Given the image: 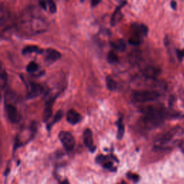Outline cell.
<instances>
[{
  "instance_id": "6da1fadb",
  "label": "cell",
  "mask_w": 184,
  "mask_h": 184,
  "mask_svg": "<svg viewBox=\"0 0 184 184\" xmlns=\"http://www.w3.org/2000/svg\"><path fill=\"white\" fill-rule=\"evenodd\" d=\"M141 112L143 114L142 122L149 129L161 126L168 114L162 106H148L142 109Z\"/></svg>"
},
{
  "instance_id": "7a4b0ae2",
  "label": "cell",
  "mask_w": 184,
  "mask_h": 184,
  "mask_svg": "<svg viewBox=\"0 0 184 184\" xmlns=\"http://www.w3.org/2000/svg\"><path fill=\"white\" fill-rule=\"evenodd\" d=\"M160 94L155 91L136 90L132 93V99L135 102L145 103L153 102L160 97Z\"/></svg>"
},
{
  "instance_id": "3957f363",
  "label": "cell",
  "mask_w": 184,
  "mask_h": 184,
  "mask_svg": "<svg viewBox=\"0 0 184 184\" xmlns=\"http://www.w3.org/2000/svg\"><path fill=\"white\" fill-rule=\"evenodd\" d=\"M180 128H173L170 130V131L165 132L161 135H160L155 141V146L157 148H164L165 145H167L168 144L170 143L172 141V140L173 139V137L179 132V130Z\"/></svg>"
},
{
  "instance_id": "277c9868",
  "label": "cell",
  "mask_w": 184,
  "mask_h": 184,
  "mask_svg": "<svg viewBox=\"0 0 184 184\" xmlns=\"http://www.w3.org/2000/svg\"><path fill=\"white\" fill-rule=\"evenodd\" d=\"M58 138L65 149L71 151L74 149L76 145V141L71 132L67 131H61L58 134Z\"/></svg>"
},
{
  "instance_id": "5b68a950",
  "label": "cell",
  "mask_w": 184,
  "mask_h": 184,
  "mask_svg": "<svg viewBox=\"0 0 184 184\" xmlns=\"http://www.w3.org/2000/svg\"><path fill=\"white\" fill-rule=\"evenodd\" d=\"M5 111L7 117L12 123H17L20 120V116L17 108L12 104H6Z\"/></svg>"
},
{
  "instance_id": "8992f818",
  "label": "cell",
  "mask_w": 184,
  "mask_h": 184,
  "mask_svg": "<svg viewBox=\"0 0 184 184\" xmlns=\"http://www.w3.org/2000/svg\"><path fill=\"white\" fill-rule=\"evenodd\" d=\"M132 30L133 31V36L140 39L146 36L148 33V28L145 25L141 23H133L132 25Z\"/></svg>"
},
{
  "instance_id": "52a82bcc",
  "label": "cell",
  "mask_w": 184,
  "mask_h": 184,
  "mask_svg": "<svg viewBox=\"0 0 184 184\" xmlns=\"http://www.w3.org/2000/svg\"><path fill=\"white\" fill-rule=\"evenodd\" d=\"M84 142L86 147L91 152H94L96 150V146L94 145L93 141V134L92 130L87 128L84 132Z\"/></svg>"
},
{
  "instance_id": "ba28073f",
  "label": "cell",
  "mask_w": 184,
  "mask_h": 184,
  "mask_svg": "<svg viewBox=\"0 0 184 184\" xmlns=\"http://www.w3.org/2000/svg\"><path fill=\"white\" fill-rule=\"evenodd\" d=\"M43 87L38 84L35 83H30V89L27 93V97L28 99H33L38 96L43 92Z\"/></svg>"
},
{
  "instance_id": "9c48e42d",
  "label": "cell",
  "mask_w": 184,
  "mask_h": 184,
  "mask_svg": "<svg viewBox=\"0 0 184 184\" xmlns=\"http://www.w3.org/2000/svg\"><path fill=\"white\" fill-rule=\"evenodd\" d=\"M55 99H56V96H53V97H50L49 99H47L46 102H45V109L43 116V121L44 122H47V120L50 118L51 115H52V106L53 105V103H54Z\"/></svg>"
},
{
  "instance_id": "30bf717a",
  "label": "cell",
  "mask_w": 184,
  "mask_h": 184,
  "mask_svg": "<svg viewBox=\"0 0 184 184\" xmlns=\"http://www.w3.org/2000/svg\"><path fill=\"white\" fill-rule=\"evenodd\" d=\"M96 161L99 164L102 165L104 168L109 170V171H116L115 168L113 166V163L111 161V158L109 156L100 155L96 158Z\"/></svg>"
},
{
  "instance_id": "8fae6325",
  "label": "cell",
  "mask_w": 184,
  "mask_h": 184,
  "mask_svg": "<svg viewBox=\"0 0 184 184\" xmlns=\"http://www.w3.org/2000/svg\"><path fill=\"white\" fill-rule=\"evenodd\" d=\"M82 119V115L75 109H70L67 112L66 120L68 123H70L71 124L74 125V124H78V122H81Z\"/></svg>"
},
{
  "instance_id": "7c38bea8",
  "label": "cell",
  "mask_w": 184,
  "mask_h": 184,
  "mask_svg": "<svg viewBox=\"0 0 184 184\" xmlns=\"http://www.w3.org/2000/svg\"><path fill=\"white\" fill-rule=\"evenodd\" d=\"M45 55H46V60L49 62L53 63L58 61L61 58V54L59 51L55 49L49 47L45 50Z\"/></svg>"
},
{
  "instance_id": "4fadbf2b",
  "label": "cell",
  "mask_w": 184,
  "mask_h": 184,
  "mask_svg": "<svg viewBox=\"0 0 184 184\" xmlns=\"http://www.w3.org/2000/svg\"><path fill=\"white\" fill-rule=\"evenodd\" d=\"M142 72V74L148 78H155L160 74L161 71L159 68H156L155 66H149L144 68Z\"/></svg>"
},
{
  "instance_id": "5bb4252c",
  "label": "cell",
  "mask_w": 184,
  "mask_h": 184,
  "mask_svg": "<svg viewBox=\"0 0 184 184\" xmlns=\"http://www.w3.org/2000/svg\"><path fill=\"white\" fill-rule=\"evenodd\" d=\"M116 126H117V134H116V137L117 139L121 140L123 137L124 134V125L122 122V116L119 118L118 121L116 122Z\"/></svg>"
},
{
  "instance_id": "9a60e30c",
  "label": "cell",
  "mask_w": 184,
  "mask_h": 184,
  "mask_svg": "<svg viewBox=\"0 0 184 184\" xmlns=\"http://www.w3.org/2000/svg\"><path fill=\"white\" fill-rule=\"evenodd\" d=\"M43 50L42 49L39 48L37 45H27L26 47H25L23 49V55H26V54H29V53H42Z\"/></svg>"
},
{
  "instance_id": "2e32d148",
  "label": "cell",
  "mask_w": 184,
  "mask_h": 184,
  "mask_svg": "<svg viewBox=\"0 0 184 184\" xmlns=\"http://www.w3.org/2000/svg\"><path fill=\"white\" fill-rule=\"evenodd\" d=\"M112 47L119 51H124L126 50V43L123 39H120L117 42L111 43Z\"/></svg>"
},
{
  "instance_id": "e0dca14e",
  "label": "cell",
  "mask_w": 184,
  "mask_h": 184,
  "mask_svg": "<svg viewBox=\"0 0 184 184\" xmlns=\"http://www.w3.org/2000/svg\"><path fill=\"white\" fill-rule=\"evenodd\" d=\"M106 84L107 89L109 91L114 92L116 89V87H117V84L113 78H112L110 76H107L106 77Z\"/></svg>"
},
{
  "instance_id": "ac0fdd59",
  "label": "cell",
  "mask_w": 184,
  "mask_h": 184,
  "mask_svg": "<svg viewBox=\"0 0 184 184\" xmlns=\"http://www.w3.org/2000/svg\"><path fill=\"white\" fill-rule=\"evenodd\" d=\"M126 4H127L126 2H122L120 5H118L117 7H116L115 10H114V12L113 15H112V18H111L110 23H111V25H112V26L115 25L116 21V15H117V13L119 12V11H120V9H121L122 8L126 5Z\"/></svg>"
},
{
  "instance_id": "d6986e66",
  "label": "cell",
  "mask_w": 184,
  "mask_h": 184,
  "mask_svg": "<svg viewBox=\"0 0 184 184\" xmlns=\"http://www.w3.org/2000/svg\"><path fill=\"white\" fill-rule=\"evenodd\" d=\"M63 115V112L61 110H59L58 112H57L56 114H55V115L54 116V117H53V121L51 122L50 123H49V124H47V130H48V131H50V128L52 127V126L53 125V124L56 123L57 122H58L59 120H60L62 118Z\"/></svg>"
},
{
  "instance_id": "ffe728a7",
  "label": "cell",
  "mask_w": 184,
  "mask_h": 184,
  "mask_svg": "<svg viewBox=\"0 0 184 184\" xmlns=\"http://www.w3.org/2000/svg\"><path fill=\"white\" fill-rule=\"evenodd\" d=\"M107 60L110 63H115L119 61V57L114 51L111 50L108 53Z\"/></svg>"
},
{
  "instance_id": "44dd1931",
  "label": "cell",
  "mask_w": 184,
  "mask_h": 184,
  "mask_svg": "<svg viewBox=\"0 0 184 184\" xmlns=\"http://www.w3.org/2000/svg\"><path fill=\"white\" fill-rule=\"evenodd\" d=\"M39 68V66L37 65V63L35 61H31L30 62L26 67V70L27 72L29 73H33L35 71H36Z\"/></svg>"
},
{
  "instance_id": "7402d4cb",
  "label": "cell",
  "mask_w": 184,
  "mask_h": 184,
  "mask_svg": "<svg viewBox=\"0 0 184 184\" xmlns=\"http://www.w3.org/2000/svg\"><path fill=\"white\" fill-rule=\"evenodd\" d=\"M128 42H129L130 44L132 45H138L142 43V39L132 35V36L129 39Z\"/></svg>"
},
{
  "instance_id": "603a6c76",
  "label": "cell",
  "mask_w": 184,
  "mask_h": 184,
  "mask_svg": "<svg viewBox=\"0 0 184 184\" xmlns=\"http://www.w3.org/2000/svg\"><path fill=\"white\" fill-rule=\"evenodd\" d=\"M47 4H48V7H49V9H50L51 13H55V12L57 10V7L55 5V2L52 0H49L47 2Z\"/></svg>"
},
{
  "instance_id": "cb8c5ba5",
  "label": "cell",
  "mask_w": 184,
  "mask_h": 184,
  "mask_svg": "<svg viewBox=\"0 0 184 184\" xmlns=\"http://www.w3.org/2000/svg\"><path fill=\"white\" fill-rule=\"evenodd\" d=\"M7 73H6L5 71H3L1 74V80H2V86H4L5 84H6V82H7Z\"/></svg>"
},
{
  "instance_id": "d4e9b609",
  "label": "cell",
  "mask_w": 184,
  "mask_h": 184,
  "mask_svg": "<svg viewBox=\"0 0 184 184\" xmlns=\"http://www.w3.org/2000/svg\"><path fill=\"white\" fill-rule=\"evenodd\" d=\"M127 177L130 179H132L134 181H135V182H137L138 180H139V175H137V174L128 173L127 174Z\"/></svg>"
},
{
  "instance_id": "484cf974",
  "label": "cell",
  "mask_w": 184,
  "mask_h": 184,
  "mask_svg": "<svg viewBox=\"0 0 184 184\" xmlns=\"http://www.w3.org/2000/svg\"><path fill=\"white\" fill-rule=\"evenodd\" d=\"M177 55H178V58H179L180 60H182V58H184V49L182 50H177Z\"/></svg>"
},
{
  "instance_id": "4316f807",
  "label": "cell",
  "mask_w": 184,
  "mask_h": 184,
  "mask_svg": "<svg viewBox=\"0 0 184 184\" xmlns=\"http://www.w3.org/2000/svg\"><path fill=\"white\" fill-rule=\"evenodd\" d=\"M39 5L40 6V7H42L44 10H46L47 9V5H46V2L45 1H40L39 2Z\"/></svg>"
},
{
  "instance_id": "83f0119b",
  "label": "cell",
  "mask_w": 184,
  "mask_h": 184,
  "mask_svg": "<svg viewBox=\"0 0 184 184\" xmlns=\"http://www.w3.org/2000/svg\"><path fill=\"white\" fill-rule=\"evenodd\" d=\"M171 6L172 7V9H176V7H177V3L175 2H171Z\"/></svg>"
},
{
  "instance_id": "f1b7e54d",
  "label": "cell",
  "mask_w": 184,
  "mask_h": 184,
  "mask_svg": "<svg viewBox=\"0 0 184 184\" xmlns=\"http://www.w3.org/2000/svg\"><path fill=\"white\" fill-rule=\"evenodd\" d=\"M101 2L100 1H95V0H93V1L92 2V7H95L96 5H98L99 3H100Z\"/></svg>"
},
{
  "instance_id": "f546056e",
  "label": "cell",
  "mask_w": 184,
  "mask_h": 184,
  "mask_svg": "<svg viewBox=\"0 0 184 184\" xmlns=\"http://www.w3.org/2000/svg\"><path fill=\"white\" fill-rule=\"evenodd\" d=\"M60 184H70V183H69V182L67 181V180H65V181L61 182Z\"/></svg>"
},
{
  "instance_id": "4dcf8cb0",
  "label": "cell",
  "mask_w": 184,
  "mask_h": 184,
  "mask_svg": "<svg viewBox=\"0 0 184 184\" xmlns=\"http://www.w3.org/2000/svg\"><path fill=\"white\" fill-rule=\"evenodd\" d=\"M118 184H127V183H125V182H124V181H122V182H120V183H118Z\"/></svg>"
}]
</instances>
